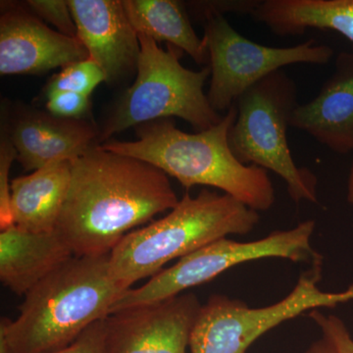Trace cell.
I'll return each instance as SVG.
<instances>
[{"instance_id":"6da1fadb","label":"cell","mask_w":353,"mask_h":353,"mask_svg":"<svg viewBox=\"0 0 353 353\" xmlns=\"http://www.w3.org/2000/svg\"><path fill=\"white\" fill-rule=\"evenodd\" d=\"M179 201L163 171L97 145L72 161L55 232L75 256L109 254L132 229Z\"/></svg>"},{"instance_id":"7a4b0ae2","label":"cell","mask_w":353,"mask_h":353,"mask_svg":"<svg viewBox=\"0 0 353 353\" xmlns=\"http://www.w3.org/2000/svg\"><path fill=\"white\" fill-rule=\"evenodd\" d=\"M109 254L73 256L26 294L15 320L2 318L0 353H51L68 347L110 314L126 292Z\"/></svg>"},{"instance_id":"3957f363","label":"cell","mask_w":353,"mask_h":353,"mask_svg":"<svg viewBox=\"0 0 353 353\" xmlns=\"http://www.w3.org/2000/svg\"><path fill=\"white\" fill-rule=\"evenodd\" d=\"M236 119L234 104L217 125L196 134L183 132L169 118L137 126V141H111L101 146L157 167L185 189L216 188L257 212L269 210L276 197L268 172L241 163L230 148V130Z\"/></svg>"},{"instance_id":"277c9868","label":"cell","mask_w":353,"mask_h":353,"mask_svg":"<svg viewBox=\"0 0 353 353\" xmlns=\"http://www.w3.org/2000/svg\"><path fill=\"white\" fill-rule=\"evenodd\" d=\"M259 213L227 194L208 189L196 196L183 194L176 208L161 219L134 230L109 255L111 275L124 289L157 275L171 260L201 250L230 234H250Z\"/></svg>"},{"instance_id":"5b68a950","label":"cell","mask_w":353,"mask_h":353,"mask_svg":"<svg viewBox=\"0 0 353 353\" xmlns=\"http://www.w3.org/2000/svg\"><path fill=\"white\" fill-rule=\"evenodd\" d=\"M139 39L136 80L116 103L99 141H105L131 127L171 117L185 120L199 132L217 125L223 116L212 108L204 92L210 68H185L180 48L167 44L166 50H162L145 34H139Z\"/></svg>"},{"instance_id":"8992f818","label":"cell","mask_w":353,"mask_h":353,"mask_svg":"<svg viewBox=\"0 0 353 353\" xmlns=\"http://www.w3.org/2000/svg\"><path fill=\"white\" fill-rule=\"evenodd\" d=\"M296 83L278 70L265 77L236 99V119L230 130L229 145L245 165H254L280 176L296 203H318L317 178L297 166L288 143L290 115L299 105Z\"/></svg>"},{"instance_id":"52a82bcc","label":"cell","mask_w":353,"mask_h":353,"mask_svg":"<svg viewBox=\"0 0 353 353\" xmlns=\"http://www.w3.org/2000/svg\"><path fill=\"white\" fill-rule=\"evenodd\" d=\"M313 220L285 231L272 232L260 240L241 243L224 238L179 259L170 268L153 276L143 287L129 289L114 304L111 313L166 301L185 290L210 282L232 267L263 259H283L296 263H323L311 245Z\"/></svg>"},{"instance_id":"ba28073f","label":"cell","mask_w":353,"mask_h":353,"mask_svg":"<svg viewBox=\"0 0 353 353\" xmlns=\"http://www.w3.org/2000/svg\"><path fill=\"white\" fill-rule=\"evenodd\" d=\"M321 264L301 273L282 301L252 308L240 299L214 294L201 305L190 339V353H246L262 334L305 311L334 307L353 301V285L340 292L320 290Z\"/></svg>"},{"instance_id":"9c48e42d","label":"cell","mask_w":353,"mask_h":353,"mask_svg":"<svg viewBox=\"0 0 353 353\" xmlns=\"http://www.w3.org/2000/svg\"><path fill=\"white\" fill-rule=\"evenodd\" d=\"M202 39L210 68L208 101L217 112H227L243 92L273 72L292 64L324 65L334 57L331 46L314 39L290 48L254 43L217 14L204 18Z\"/></svg>"},{"instance_id":"30bf717a","label":"cell","mask_w":353,"mask_h":353,"mask_svg":"<svg viewBox=\"0 0 353 353\" xmlns=\"http://www.w3.org/2000/svg\"><path fill=\"white\" fill-rule=\"evenodd\" d=\"M202 304L196 294L122 309L105 318V353H188Z\"/></svg>"},{"instance_id":"8fae6325","label":"cell","mask_w":353,"mask_h":353,"mask_svg":"<svg viewBox=\"0 0 353 353\" xmlns=\"http://www.w3.org/2000/svg\"><path fill=\"white\" fill-rule=\"evenodd\" d=\"M90 58L77 38L48 28L34 14L11 6L0 17V74H41Z\"/></svg>"},{"instance_id":"7c38bea8","label":"cell","mask_w":353,"mask_h":353,"mask_svg":"<svg viewBox=\"0 0 353 353\" xmlns=\"http://www.w3.org/2000/svg\"><path fill=\"white\" fill-rule=\"evenodd\" d=\"M77 37L104 72L106 83L134 75L141 44L120 0H69Z\"/></svg>"},{"instance_id":"4fadbf2b","label":"cell","mask_w":353,"mask_h":353,"mask_svg":"<svg viewBox=\"0 0 353 353\" xmlns=\"http://www.w3.org/2000/svg\"><path fill=\"white\" fill-rule=\"evenodd\" d=\"M17 160L37 171L62 160L73 161L99 145L101 131L85 120L63 119L32 111L21 115L9 131Z\"/></svg>"},{"instance_id":"5bb4252c","label":"cell","mask_w":353,"mask_h":353,"mask_svg":"<svg viewBox=\"0 0 353 353\" xmlns=\"http://www.w3.org/2000/svg\"><path fill=\"white\" fill-rule=\"evenodd\" d=\"M290 126L306 132L338 154L353 152V51H341L314 99L299 104Z\"/></svg>"},{"instance_id":"9a60e30c","label":"cell","mask_w":353,"mask_h":353,"mask_svg":"<svg viewBox=\"0 0 353 353\" xmlns=\"http://www.w3.org/2000/svg\"><path fill=\"white\" fill-rule=\"evenodd\" d=\"M73 256L55 231L32 233L13 225L0 233V280L18 296H26Z\"/></svg>"},{"instance_id":"2e32d148","label":"cell","mask_w":353,"mask_h":353,"mask_svg":"<svg viewBox=\"0 0 353 353\" xmlns=\"http://www.w3.org/2000/svg\"><path fill=\"white\" fill-rule=\"evenodd\" d=\"M71 175L72 161L62 160L11 180L14 225L32 233L54 232Z\"/></svg>"},{"instance_id":"e0dca14e","label":"cell","mask_w":353,"mask_h":353,"mask_svg":"<svg viewBox=\"0 0 353 353\" xmlns=\"http://www.w3.org/2000/svg\"><path fill=\"white\" fill-rule=\"evenodd\" d=\"M250 16L282 38L330 30L353 44V0H261Z\"/></svg>"},{"instance_id":"ac0fdd59","label":"cell","mask_w":353,"mask_h":353,"mask_svg":"<svg viewBox=\"0 0 353 353\" xmlns=\"http://www.w3.org/2000/svg\"><path fill=\"white\" fill-rule=\"evenodd\" d=\"M134 31L155 41H166L189 54L197 64H208L203 39L190 24L185 6L174 0H123Z\"/></svg>"},{"instance_id":"d6986e66","label":"cell","mask_w":353,"mask_h":353,"mask_svg":"<svg viewBox=\"0 0 353 353\" xmlns=\"http://www.w3.org/2000/svg\"><path fill=\"white\" fill-rule=\"evenodd\" d=\"M106 82L99 65L92 58L70 64L53 76L44 88L48 95L55 92H72L90 97L97 85Z\"/></svg>"},{"instance_id":"ffe728a7","label":"cell","mask_w":353,"mask_h":353,"mask_svg":"<svg viewBox=\"0 0 353 353\" xmlns=\"http://www.w3.org/2000/svg\"><path fill=\"white\" fill-rule=\"evenodd\" d=\"M308 316L320 329L321 336L305 353H353L352 334L340 317L325 314L320 309L311 310Z\"/></svg>"},{"instance_id":"44dd1931","label":"cell","mask_w":353,"mask_h":353,"mask_svg":"<svg viewBox=\"0 0 353 353\" xmlns=\"http://www.w3.org/2000/svg\"><path fill=\"white\" fill-rule=\"evenodd\" d=\"M14 148L6 130L2 131L0 141V229L6 230L13 226L12 209H11V181L9 180L11 166L16 159Z\"/></svg>"},{"instance_id":"7402d4cb","label":"cell","mask_w":353,"mask_h":353,"mask_svg":"<svg viewBox=\"0 0 353 353\" xmlns=\"http://www.w3.org/2000/svg\"><path fill=\"white\" fill-rule=\"evenodd\" d=\"M27 6L39 19L57 28L65 36L77 38V26L69 2L65 0H29Z\"/></svg>"},{"instance_id":"603a6c76","label":"cell","mask_w":353,"mask_h":353,"mask_svg":"<svg viewBox=\"0 0 353 353\" xmlns=\"http://www.w3.org/2000/svg\"><path fill=\"white\" fill-rule=\"evenodd\" d=\"M46 108L51 115L63 119L85 120L90 116V97L72 92H55L46 95Z\"/></svg>"},{"instance_id":"cb8c5ba5","label":"cell","mask_w":353,"mask_h":353,"mask_svg":"<svg viewBox=\"0 0 353 353\" xmlns=\"http://www.w3.org/2000/svg\"><path fill=\"white\" fill-rule=\"evenodd\" d=\"M51 353H105V318L88 327L68 347Z\"/></svg>"},{"instance_id":"d4e9b609","label":"cell","mask_w":353,"mask_h":353,"mask_svg":"<svg viewBox=\"0 0 353 353\" xmlns=\"http://www.w3.org/2000/svg\"><path fill=\"white\" fill-rule=\"evenodd\" d=\"M260 0H229V1L192 2V8L203 15V19L208 15H223L226 13L250 14L259 6Z\"/></svg>"},{"instance_id":"484cf974","label":"cell","mask_w":353,"mask_h":353,"mask_svg":"<svg viewBox=\"0 0 353 353\" xmlns=\"http://www.w3.org/2000/svg\"><path fill=\"white\" fill-rule=\"evenodd\" d=\"M347 199L348 203L353 205V164L350 168V176H348Z\"/></svg>"}]
</instances>
